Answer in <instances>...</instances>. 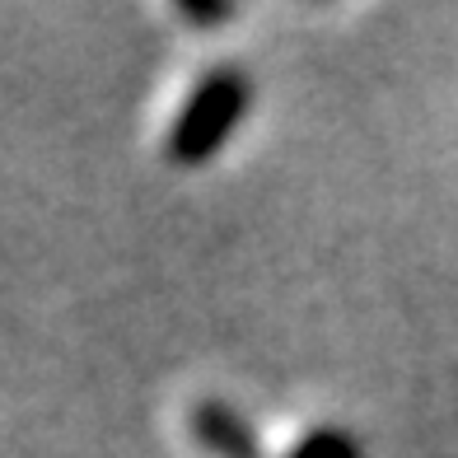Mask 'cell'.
I'll return each instance as SVG.
<instances>
[{
    "mask_svg": "<svg viewBox=\"0 0 458 458\" xmlns=\"http://www.w3.org/2000/svg\"><path fill=\"white\" fill-rule=\"evenodd\" d=\"M253 108V80L239 66H216L206 71L192 94L182 98L169 136H164V155L178 169H201L206 159L220 155V145L239 131V122Z\"/></svg>",
    "mask_w": 458,
    "mask_h": 458,
    "instance_id": "obj_1",
    "label": "cell"
},
{
    "mask_svg": "<svg viewBox=\"0 0 458 458\" xmlns=\"http://www.w3.org/2000/svg\"><path fill=\"white\" fill-rule=\"evenodd\" d=\"M187 430H192V440L211 458H267L262 435L253 430V421L239 416L220 398H201L192 411H187Z\"/></svg>",
    "mask_w": 458,
    "mask_h": 458,
    "instance_id": "obj_2",
    "label": "cell"
},
{
    "mask_svg": "<svg viewBox=\"0 0 458 458\" xmlns=\"http://www.w3.org/2000/svg\"><path fill=\"white\" fill-rule=\"evenodd\" d=\"M285 458H365L360 440L342 426H318L295 440V449H290Z\"/></svg>",
    "mask_w": 458,
    "mask_h": 458,
    "instance_id": "obj_3",
    "label": "cell"
},
{
    "mask_svg": "<svg viewBox=\"0 0 458 458\" xmlns=\"http://www.w3.org/2000/svg\"><path fill=\"white\" fill-rule=\"evenodd\" d=\"M178 14L197 29H216V24L234 19V5H229V0H178Z\"/></svg>",
    "mask_w": 458,
    "mask_h": 458,
    "instance_id": "obj_4",
    "label": "cell"
}]
</instances>
